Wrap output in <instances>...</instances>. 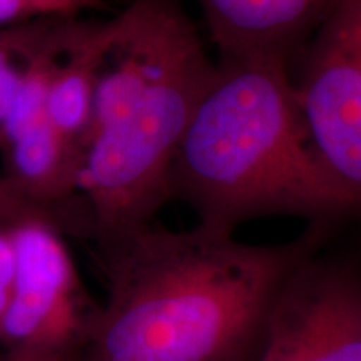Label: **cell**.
I'll use <instances>...</instances> for the list:
<instances>
[{
	"instance_id": "3957f363",
	"label": "cell",
	"mask_w": 361,
	"mask_h": 361,
	"mask_svg": "<svg viewBox=\"0 0 361 361\" xmlns=\"http://www.w3.org/2000/svg\"><path fill=\"white\" fill-rule=\"evenodd\" d=\"M171 200L197 224L236 233L264 216L326 223L361 214L313 146L290 62L273 56L219 59L171 171Z\"/></svg>"
},
{
	"instance_id": "277c9868",
	"label": "cell",
	"mask_w": 361,
	"mask_h": 361,
	"mask_svg": "<svg viewBox=\"0 0 361 361\" xmlns=\"http://www.w3.org/2000/svg\"><path fill=\"white\" fill-rule=\"evenodd\" d=\"M16 274L0 324L6 361H84L101 303L85 286L66 233L42 213L11 226Z\"/></svg>"
},
{
	"instance_id": "8fae6325",
	"label": "cell",
	"mask_w": 361,
	"mask_h": 361,
	"mask_svg": "<svg viewBox=\"0 0 361 361\" xmlns=\"http://www.w3.org/2000/svg\"><path fill=\"white\" fill-rule=\"evenodd\" d=\"M29 213H40V211L30 206L25 200H22L0 174V226H12Z\"/></svg>"
},
{
	"instance_id": "6da1fadb",
	"label": "cell",
	"mask_w": 361,
	"mask_h": 361,
	"mask_svg": "<svg viewBox=\"0 0 361 361\" xmlns=\"http://www.w3.org/2000/svg\"><path fill=\"white\" fill-rule=\"evenodd\" d=\"M322 241L319 228L252 245L149 223L94 243L107 293L84 361H246L284 281Z\"/></svg>"
},
{
	"instance_id": "7c38bea8",
	"label": "cell",
	"mask_w": 361,
	"mask_h": 361,
	"mask_svg": "<svg viewBox=\"0 0 361 361\" xmlns=\"http://www.w3.org/2000/svg\"><path fill=\"white\" fill-rule=\"evenodd\" d=\"M0 361H6V360H4V358H2V356H0Z\"/></svg>"
},
{
	"instance_id": "52a82bcc",
	"label": "cell",
	"mask_w": 361,
	"mask_h": 361,
	"mask_svg": "<svg viewBox=\"0 0 361 361\" xmlns=\"http://www.w3.org/2000/svg\"><path fill=\"white\" fill-rule=\"evenodd\" d=\"M340 0H196L219 59L293 62Z\"/></svg>"
},
{
	"instance_id": "ba28073f",
	"label": "cell",
	"mask_w": 361,
	"mask_h": 361,
	"mask_svg": "<svg viewBox=\"0 0 361 361\" xmlns=\"http://www.w3.org/2000/svg\"><path fill=\"white\" fill-rule=\"evenodd\" d=\"M54 19L35 20L0 30V129L19 96L30 62Z\"/></svg>"
},
{
	"instance_id": "8992f818",
	"label": "cell",
	"mask_w": 361,
	"mask_h": 361,
	"mask_svg": "<svg viewBox=\"0 0 361 361\" xmlns=\"http://www.w3.org/2000/svg\"><path fill=\"white\" fill-rule=\"evenodd\" d=\"M256 361H361V264L313 255L271 305Z\"/></svg>"
},
{
	"instance_id": "7a4b0ae2",
	"label": "cell",
	"mask_w": 361,
	"mask_h": 361,
	"mask_svg": "<svg viewBox=\"0 0 361 361\" xmlns=\"http://www.w3.org/2000/svg\"><path fill=\"white\" fill-rule=\"evenodd\" d=\"M216 74L183 0H130L107 17L78 192L97 243L152 223Z\"/></svg>"
},
{
	"instance_id": "9c48e42d",
	"label": "cell",
	"mask_w": 361,
	"mask_h": 361,
	"mask_svg": "<svg viewBox=\"0 0 361 361\" xmlns=\"http://www.w3.org/2000/svg\"><path fill=\"white\" fill-rule=\"evenodd\" d=\"M109 0H0V30L45 19L84 17Z\"/></svg>"
},
{
	"instance_id": "30bf717a",
	"label": "cell",
	"mask_w": 361,
	"mask_h": 361,
	"mask_svg": "<svg viewBox=\"0 0 361 361\" xmlns=\"http://www.w3.org/2000/svg\"><path fill=\"white\" fill-rule=\"evenodd\" d=\"M13 274H16V252H13L11 226H0V324L11 300Z\"/></svg>"
},
{
	"instance_id": "5b68a950",
	"label": "cell",
	"mask_w": 361,
	"mask_h": 361,
	"mask_svg": "<svg viewBox=\"0 0 361 361\" xmlns=\"http://www.w3.org/2000/svg\"><path fill=\"white\" fill-rule=\"evenodd\" d=\"M296 57L293 87L311 141L361 213V0H340Z\"/></svg>"
}]
</instances>
